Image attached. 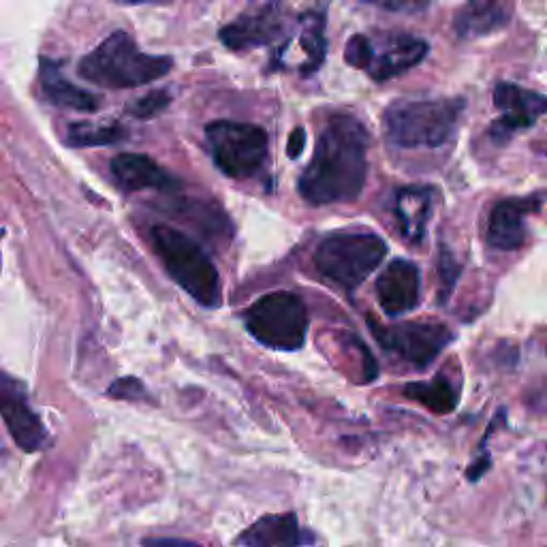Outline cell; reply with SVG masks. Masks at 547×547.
<instances>
[{
    "instance_id": "1",
    "label": "cell",
    "mask_w": 547,
    "mask_h": 547,
    "mask_svg": "<svg viewBox=\"0 0 547 547\" xmlns=\"http://www.w3.org/2000/svg\"><path fill=\"white\" fill-rule=\"evenodd\" d=\"M368 146L370 135L355 116L334 114L327 118L312 161L298 182L302 199L310 206L355 201L368 178Z\"/></svg>"
},
{
    "instance_id": "2",
    "label": "cell",
    "mask_w": 547,
    "mask_h": 547,
    "mask_svg": "<svg viewBox=\"0 0 547 547\" xmlns=\"http://www.w3.org/2000/svg\"><path fill=\"white\" fill-rule=\"evenodd\" d=\"M171 69L174 60L169 56H152L137 48L133 37L124 30H116L95 50L86 54L77 73L82 80L112 90H127L161 80Z\"/></svg>"
},
{
    "instance_id": "3",
    "label": "cell",
    "mask_w": 547,
    "mask_h": 547,
    "mask_svg": "<svg viewBox=\"0 0 547 547\" xmlns=\"http://www.w3.org/2000/svg\"><path fill=\"white\" fill-rule=\"evenodd\" d=\"M464 99H398L385 109L383 129L400 150L441 148L456 135Z\"/></svg>"
},
{
    "instance_id": "4",
    "label": "cell",
    "mask_w": 547,
    "mask_h": 547,
    "mask_svg": "<svg viewBox=\"0 0 547 547\" xmlns=\"http://www.w3.org/2000/svg\"><path fill=\"white\" fill-rule=\"evenodd\" d=\"M152 248L165 265L167 274L176 280L203 308L221 306V276L216 265L195 240L169 225H154L150 231Z\"/></svg>"
},
{
    "instance_id": "5",
    "label": "cell",
    "mask_w": 547,
    "mask_h": 547,
    "mask_svg": "<svg viewBox=\"0 0 547 547\" xmlns=\"http://www.w3.org/2000/svg\"><path fill=\"white\" fill-rule=\"evenodd\" d=\"M387 255V244L370 231H338L327 236L315 253L321 276L353 293L379 268Z\"/></svg>"
},
{
    "instance_id": "6",
    "label": "cell",
    "mask_w": 547,
    "mask_h": 547,
    "mask_svg": "<svg viewBox=\"0 0 547 547\" xmlns=\"http://www.w3.org/2000/svg\"><path fill=\"white\" fill-rule=\"evenodd\" d=\"M248 334L274 351H300L308 334V308L295 293L276 291L244 310Z\"/></svg>"
},
{
    "instance_id": "7",
    "label": "cell",
    "mask_w": 547,
    "mask_h": 547,
    "mask_svg": "<svg viewBox=\"0 0 547 547\" xmlns=\"http://www.w3.org/2000/svg\"><path fill=\"white\" fill-rule=\"evenodd\" d=\"M206 139L216 167L227 178H255L268 161V133L257 124L216 120L206 127Z\"/></svg>"
},
{
    "instance_id": "8",
    "label": "cell",
    "mask_w": 547,
    "mask_h": 547,
    "mask_svg": "<svg viewBox=\"0 0 547 547\" xmlns=\"http://www.w3.org/2000/svg\"><path fill=\"white\" fill-rule=\"evenodd\" d=\"M368 325L385 351L402 357L417 370L428 368L453 340V332L439 321H415L383 327L368 317Z\"/></svg>"
},
{
    "instance_id": "9",
    "label": "cell",
    "mask_w": 547,
    "mask_h": 547,
    "mask_svg": "<svg viewBox=\"0 0 547 547\" xmlns=\"http://www.w3.org/2000/svg\"><path fill=\"white\" fill-rule=\"evenodd\" d=\"M492 99L496 109H500V116L492 122L490 139L498 146L511 142L520 131L535 127L547 109V101L541 92L511 82L496 84Z\"/></svg>"
},
{
    "instance_id": "10",
    "label": "cell",
    "mask_w": 547,
    "mask_h": 547,
    "mask_svg": "<svg viewBox=\"0 0 547 547\" xmlns=\"http://www.w3.org/2000/svg\"><path fill=\"white\" fill-rule=\"evenodd\" d=\"M287 30V15L280 0H268V3L242 13L240 18L221 28L218 39L225 48L233 52H248L255 48L276 43Z\"/></svg>"
},
{
    "instance_id": "11",
    "label": "cell",
    "mask_w": 547,
    "mask_h": 547,
    "mask_svg": "<svg viewBox=\"0 0 547 547\" xmlns=\"http://www.w3.org/2000/svg\"><path fill=\"white\" fill-rule=\"evenodd\" d=\"M0 415L22 451L35 453L48 441L43 421L28 404L26 387L3 370H0Z\"/></svg>"
},
{
    "instance_id": "12",
    "label": "cell",
    "mask_w": 547,
    "mask_h": 547,
    "mask_svg": "<svg viewBox=\"0 0 547 547\" xmlns=\"http://www.w3.org/2000/svg\"><path fill=\"white\" fill-rule=\"evenodd\" d=\"M377 300L387 317H400L421 302V274L413 261L396 259L377 278Z\"/></svg>"
},
{
    "instance_id": "13",
    "label": "cell",
    "mask_w": 547,
    "mask_h": 547,
    "mask_svg": "<svg viewBox=\"0 0 547 547\" xmlns=\"http://www.w3.org/2000/svg\"><path fill=\"white\" fill-rule=\"evenodd\" d=\"M543 206L541 197H511L498 201L492 208L488 223V240L498 250H518L524 246L528 229L526 216L539 212Z\"/></svg>"
},
{
    "instance_id": "14",
    "label": "cell",
    "mask_w": 547,
    "mask_h": 547,
    "mask_svg": "<svg viewBox=\"0 0 547 547\" xmlns=\"http://www.w3.org/2000/svg\"><path fill=\"white\" fill-rule=\"evenodd\" d=\"M430 52V43L413 37V35H392L385 41V48L381 52L374 50L372 43V58L366 67V73L374 82H389L402 73L411 71L424 60Z\"/></svg>"
},
{
    "instance_id": "15",
    "label": "cell",
    "mask_w": 547,
    "mask_h": 547,
    "mask_svg": "<svg viewBox=\"0 0 547 547\" xmlns=\"http://www.w3.org/2000/svg\"><path fill=\"white\" fill-rule=\"evenodd\" d=\"M112 176L124 191H174L178 180L146 154L124 152L112 161Z\"/></svg>"
},
{
    "instance_id": "16",
    "label": "cell",
    "mask_w": 547,
    "mask_h": 547,
    "mask_svg": "<svg viewBox=\"0 0 547 547\" xmlns=\"http://www.w3.org/2000/svg\"><path fill=\"white\" fill-rule=\"evenodd\" d=\"M432 186H402L394 195V216L402 238L409 244H419L426 238V229L434 212Z\"/></svg>"
},
{
    "instance_id": "17",
    "label": "cell",
    "mask_w": 547,
    "mask_h": 547,
    "mask_svg": "<svg viewBox=\"0 0 547 547\" xmlns=\"http://www.w3.org/2000/svg\"><path fill=\"white\" fill-rule=\"evenodd\" d=\"M509 24L503 0H466L453 18V33L462 41L488 37Z\"/></svg>"
},
{
    "instance_id": "18",
    "label": "cell",
    "mask_w": 547,
    "mask_h": 547,
    "mask_svg": "<svg viewBox=\"0 0 547 547\" xmlns=\"http://www.w3.org/2000/svg\"><path fill=\"white\" fill-rule=\"evenodd\" d=\"M41 90L52 105L92 114L101 107V99L92 92L75 86L60 71V65L50 58H41Z\"/></svg>"
},
{
    "instance_id": "19",
    "label": "cell",
    "mask_w": 547,
    "mask_h": 547,
    "mask_svg": "<svg viewBox=\"0 0 547 547\" xmlns=\"http://www.w3.org/2000/svg\"><path fill=\"white\" fill-rule=\"evenodd\" d=\"M310 535H304L298 524L295 513H283V515H265L259 522L250 526L244 535L236 539L240 545H253V547H278V545H302L312 543Z\"/></svg>"
},
{
    "instance_id": "20",
    "label": "cell",
    "mask_w": 547,
    "mask_h": 547,
    "mask_svg": "<svg viewBox=\"0 0 547 547\" xmlns=\"http://www.w3.org/2000/svg\"><path fill=\"white\" fill-rule=\"evenodd\" d=\"M302 24V35L300 43L302 50L306 54V62L302 65V75L308 77L312 73H317L327 56V5H317L308 11L302 13L300 18Z\"/></svg>"
},
{
    "instance_id": "21",
    "label": "cell",
    "mask_w": 547,
    "mask_h": 547,
    "mask_svg": "<svg viewBox=\"0 0 547 547\" xmlns=\"http://www.w3.org/2000/svg\"><path fill=\"white\" fill-rule=\"evenodd\" d=\"M404 396L419 402V404H424L426 409H430L432 413H439V415L456 411V406L460 402V394H458L456 385H453L445 377V374H436L432 381L406 385Z\"/></svg>"
},
{
    "instance_id": "22",
    "label": "cell",
    "mask_w": 547,
    "mask_h": 547,
    "mask_svg": "<svg viewBox=\"0 0 547 547\" xmlns=\"http://www.w3.org/2000/svg\"><path fill=\"white\" fill-rule=\"evenodd\" d=\"M127 129L122 124H90L73 122L67 131V144L71 148H95L112 146L127 139Z\"/></svg>"
},
{
    "instance_id": "23",
    "label": "cell",
    "mask_w": 547,
    "mask_h": 547,
    "mask_svg": "<svg viewBox=\"0 0 547 547\" xmlns=\"http://www.w3.org/2000/svg\"><path fill=\"white\" fill-rule=\"evenodd\" d=\"M169 103H171L169 90H152V92H148V95L131 101L127 112L139 120H148V118L163 114L169 107Z\"/></svg>"
},
{
    "instance_id": "24",
    "label": "cell",
    "mask_w": 547,
    "mask_h": 547,
    "mask_svg": "<svg viewBox=\"0 0 547 547\" xmlns=\"http://www.w3.org/2000/svg\"><path fill=\"white\" fill-rule=\"evenodd\" d=\"M345 58L347 65H351L353 69L366 71L372 58V39L366 35H353L345 48Z\"/></svg>"
},
{
    "instance_id": "25",
    "label": "cell",
    "mask_w": 547,
    "mask_h": 547,
    "mask_svg": "<svg viewBox=\"0 0 547 547\" xmlns=\"http://www.w3.org/2000/svg\"><path fill=\"white\" fill-rule=\"evenodd\" d=\"M146 394H148L146 387L142 385V381H137L135 377L118 379L107 389L109 398H120V400H139V398H146Z\"/></svg>"
},
{
    "instance_id": "26",
    "label": "cell",
    "mask_w": 547,
    "mask_h": 547,
    "mask_svg": "<svg viewBox=\"0 0 547 547\" xmlns=\"http://www.w3.org/2000/svg\"><path fill=\"white\" fill-rule=\"evenodd\" d=\"M439 272H441V280H443V293H441V302H445L449 298V293L453 289V285H456V280L460 276V265L456 263V259H453V255L449 253L447 248H443L441 253V265H439Z\"/></svg>"
},
{
    "instance_id": "27",
    "label": "cell",
    "mask_w": 547,
    "mask_h": 547,
    "mask_svg": "<svg viewBox=\"0 0 547 547\" xmlns=\"http://www.w3.org/2000/svg\"><path fill=\"white\" fill-rule=\"evenodd\" d=\"M359 3L381 7L385 11H417L424 7V0H359Z\"/></svg>"
},
{
    "instance_id": "28",
    "label": "cell",
    "mask_w": 547,
    "mask_h": 547,
    "mask_svg": "<svg viewBox=\"0 0 547 547\" xmlns=\"http://www.w3.org/2000/svg\"><path fill=\"white\" fill-rule=\"evenodd\" d=\"M304 148H306V131L302 127H298L289 135L287 156H289V159H298V156L304 152Z\"/></svg>"
},
{
    "instance_id": "29",
    "label": "cell",
    "mask_w": 547,
    "mask_h": 547,
    "mask_svg": "<svg viewBox=\"0 0 547 547\" xmlns=\"http://www.w3.org/2000/svg\"><path fill=\"white\" fill-rule=\"evenodd\" d=\"M120 5H150V3H161V0H116Z\"/></svg>"
}]
</instances>
